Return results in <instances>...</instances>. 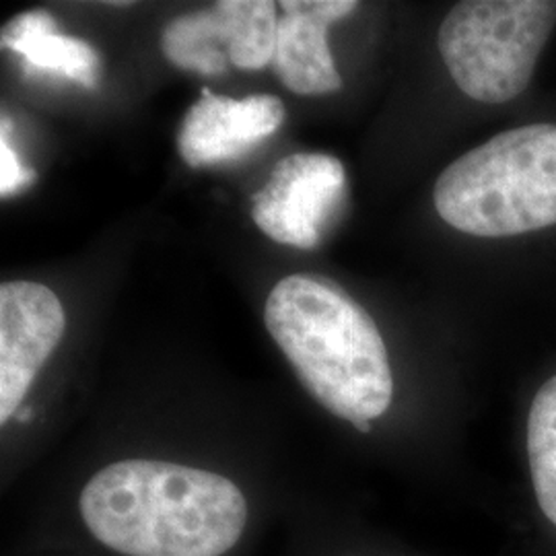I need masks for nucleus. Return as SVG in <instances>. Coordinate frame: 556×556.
Wrapping results in <instances>:
<instances>
[{
	"label": "nucleus",
	"mask_w": 556,
	"mask_h": 556,
	"mask_svg": "<svg viewBox=\"0 0 556 556\" xmlns=\"http://www.w3.org/2000/svg\"><path fill=\"white\" fill-rule=\"evenodd\" d=\"M285 119V105L275 96L231 100L202 89L188 110L178 135V151L190 167L238 160L273 137Z\"/></svg>",
	"instance_id": "nucleus-8"
},
{
	"label": "nucleus",
	"mask_w": 556,
	"mask_h": 556,
	"mask_svg": "<svg viewBox=\"0 0 556 556\" xmlns=\"http://www.w3.org/2000/svg\"><path fill=\"white\" fill-rule=\"evenodd\" d=\"M266 330L301 383L361 433L386 415L394 378L378 324L328 278L291 275L270 291Z\"/></svg>",
	"instance_id": "nucleus-2"
},
{
	"label": "nucleus",
	"mask_w": 556,
	"mask_h": 556,
	"mask_svg": "<svg viewBox=\"0 0 556 556\" xmlns=\"http://www.w3.org/2000/svg\"><path fill=\"white\" fill-rule=\"evenodd\" d=\"M0 43L23 60L27 75H48L93 89L100 77V56L87 41L56 31L48 11H27L2 27Z\"/></svg>",
	"instance_id": "nucleus-10"
},
{
	"label": "nucleus",
	"mask_w": 556,
	"mask_h": 556,
	"mask_svg": "<svg viewBox=\"0 0 556 556\" xmlns=\"http://www.w3.org/2000/svg\"><path fill=\"white\" fill-rule=\"evenodd\" d=\"M439 217L477 238H514L556 225V124L501 132L439 176Z\"/></svg>",
	"instance_id": "nucleus-3"
},
{
	"label": "nucleus",
	"mask_w": 556,
	"mask_h": 556,
	"mask_svg": "<svg viewBox=\"0 0 556 556\" xmlns=\"http://www.w3.org/2000/svg\"><path fill=\"white\" fill-rule=\"evenodd\" d=\"M528 462L538 509L556 528V376L538 390L530 408Z\"/></svg>",
	"instance_id": "nucleus-11"
},
{
	"label": "nucleus",
	"mask_w": 556,
	"mask_h": 556,
	"mask_svg": "<svg viewBox=\"0 0 556 556\" xmlns=\"http://www.w3.org/2000/svg\"><path fill=\"white\" fill-rule=\"evenodd\" d=\"M59 298L38 282L0 287V422L20 410L34 379L64 334Z\"/></svg>",
	"instance_id": "nucleus-7"
},
{
	"label": "nucleus",
	"mask_w": 556,
	"mask_h": 556,
	"mask_svg": "<svg viewBox=\"0 0 556 556\" xmlns=\"http://www.w3.org/2000/svg\"><path fill=\"white\" fill-rule=\"evenodd\" d=\"M79 516L91 536L122 556H225L248 528L250 503L219 472L128 457L87 480Z\"/></svg>",
	"instance_id": "nucleus-1"
},
{
	"label": "nucleus",
	"mask_w": 556,
	"mask_h": 556,
	"mask_svg": "<svg viewBox=\"0 0 556 556\" xmlns=\"http://www.w3.org/2000/svg\"><path fill=\"white\" fill-rule=\"evenodd\" d=\"M555 25L551 0H466L441 23L439 52L468 98L507 103L528 89Z\"/></svg>",
	"instance_id": "nucleus-4"
},
{
	"label": "nucleus",
	"mask_w": 556,
	"mask_h": 556,
	"mask_svg": "<svg viewBox=\"0 0 556 556\" xmlns=\"http://www.w3.org/2000/svg\"><path fill=\"white\" fill-rule=\"evenodd\" d=\"M344 167L324 153H298L278 161L268 184L254 194L252 217L270 239L301 250L321 241V229L344 197Z\"/></svg>",
	"instance_id": "nucleus-6"
},
{
	"label": "nucleus",
	"mask_w": 556,
	"mask_h": 556,
	"mask_svg": "<svg viewBox=\"0 0 556 556\" xmlns=\"http://www.w3.org/2000/svg\"><path fill=\"white\" fill-rule=\"evenodd\" d=\"M277 25L270 0H220L172 21L161 50L181 71L206 77L225 75L227 60L241 71H258L275 60Z\"/></svg>",
	"instance_id": "nucleus-5"
},
{
	"label": "nucleus",
	"mask_w": 556,
	"mask_h": 556,
	"mask_svg": "<svg viewBox=\"0 0 556 556\" xmlns=\"http://www.w3.org/2000/svg\"><path fill=\"white\" fill-rule=\"evenodd\" d=\"M9 124L11 119L2 116V137H0V197H13L17 194L23 188H27L34 179H36V172L27 169L21 163L13 144L9 142Z\"/></svg>",
	"instance_id": "nucleus-12"
},
{
	"label": "nucleus",
	"mask_w": 556,
	"mask_h": 556,
	"mask_svg": "<svg viewBox=\"0 0 556 556\" xmlns=\"http://www.w3.org/2000/svg\"><path fill=\"white\" fill-rule=\"evenodd\" d=\"M277 50L273 68L298 96H328L342 87L328 48V27L351 15L355 0H285L278 4Z\"/></svg>",
	"instance_id": "nucleus-9"
}]
</instances>
